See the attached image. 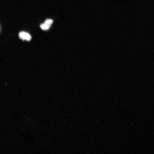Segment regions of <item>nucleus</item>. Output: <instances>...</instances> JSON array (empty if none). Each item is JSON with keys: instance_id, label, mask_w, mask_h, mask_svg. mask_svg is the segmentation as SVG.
Masks as SVG:
<instances>
[{"instance_id": "nucleus-1", "label": "nucleus", "mask_w": 154, "mask_h": 154, "mask_svg": "<svg viewBox=\"0 0 154 154\" xmlns=\"http://www.w3.org/2000/svg\"><path fill=\"white\" fill-rule=\"evenodd\" d=\"M19 36L21 39L23 40L30 41L32 39L31 36L29 34L24 32H20Z\"/></svg>"}, {"instance_id": "nucleus-3", "label": "nucleus", "mask_w": 154, "mask_h": 154, "mask_svg": "<svg viewBox=\"0 0 154 154\" xmlns=\"http://www.w3.org/2000/svg\"><path fill=\"white\" fill-rule=\"evenodd\" d=\"M53 22V20L52 19H48L45 21L44 23L48 24L51 25Z\"/></svg>"}, {"instance_id": "nucleus-2", "label": "nucleus", "mask_w": 154, "mask_h": 154, "mask_svg": "<svg viewBox=\"0 0 154 154\" xmlns=\"http://www.w3.org/2000/svg\"><path fill=\"white\" fill-rule=\"evenodd\" d=\"M51 26V25L44 23V24H42L40 25V27L42 30H49Z\"/></svg>"}]
</instances>
